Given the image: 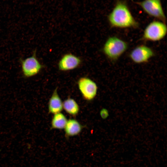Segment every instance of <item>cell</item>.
<instances>
[{
    "mask_svg": "<svg viewBox=\"0 0 167 167\" xmlns=\"http://www.w3.org/2000/svg\"><path fill=\"white\" fill-rule=\"evenodd\" d=\"M154 55V53L150 47L140 45L134 48L130 52V58L134 63L140 64L148 62Z\"/></svg>",
    "mask_w": 167,
    "mask_h": 167,
    "instance_id": "obj_7",
    "label": "cell"
},
{
    "mask_svg": "<svg viewBox=\"0 0 167 167\" xmlns=\"http://www.w3.org/2000/svg\"><path fill=\"white\" fill-rule=\"evenodd\" d=\"M167 31L165 23L159 20H154L148 24L145 28L142 38L149 41H160L166 36Z\"/></svg>",
    "mask_w": 167,
    "mask_h": 167,
    "instance_id": "obj_3",
    "label": "cell"
},
{
    "mask_svg": "<svg viewBox=\"0 0 167 167\" xmlns=\"http://www.w3.org/2000/svg\"><path fill=\"white\" fill-rule=\"evenodd\" d=\"M83 126L76 120L70 119L67 120L64 128L67 137L77 135L81 131Z\"/></svg>",
    "mask_w": 167,
    "mask_h": 167,
    "instance_id": "obj_10",
    "label": "cell"
},
{
    "mask_svg": "<svg viewBox=\"0 0 167 167\" xmlns=\"http://www.w3.org/2000/svg\"><path fill=\"white\" fill-rule=\"evenodd\" d=\"M67 120L65 115L61 112L54 114L51 121V128L53 129H64Z\"/></svg>",
    "mask_w": 167,
    "mask_h": 167,
    "instance_id": "obj_12",
    "label": "cell"
},
{
    "mask_svg": "<svg viewBox=\"0 0 167 167\" xmlns=\"http://www.w3.org/2000/svg\"><path fill=\"white\" fill-rule=\"evenodd\" d=\"M57 88L54 90L48 102L49 112L54 114L60 113L63 109V102L58 94Z\"/></svg>",
    "mask_w": 167,
    "mask_h": 167,
    "instance_id": "obj_9",
    "label": "cell"
},
{
    "mask_svg": "<svg viewBox=\"0 0 167 167\" xmlns=\"http://www.w3.org/2000/svg\"><path fill=\"white\" fill-rule=\"evenodd\" d=\"M100 114L101 118L103 119L106 118L109 115L108 110L105 109H103L100 111Z\"/></svg>",
    "mask_w": 167,
    "mask_h": 167,
    "instance_id": "obj_13",
    "label": "cell"
},
{
    "mask_svg": "<svg viewBox=\"0 0 167 167\" xmlns=\"http://www.w3.org/2000/svg\"><path fill=\"white\" fill-rule=\"evenodd\" d=\"M23 75L25 78H29L37 74L43 67L37 59L36 56V50H33L32 56L25 59L20 58Z\"/></svg>",
    "mask_w": 167,
    "mask_h": 167,
    "instance_id": "obj_5",
    "label": "cell"
},
{
    "mask_svg": "<svg viewBox=\"0 0 167 167\" xmlns=\"http://www.w3.org/2000/svg\"><path fill=\"white\" fill-rule=\"evenodd\" d=\"M78 88L83 97L90 101L96 96L98 87L96 84L90 79L86 77L80 78L78 81Z\"/></svg>",
    "mask_w": 167,
    "mask_h": 167,
    "instance_id": "obj_6",
    "label": "cell"
},
{
    "mask_svg": "<svg viewBox=\"0 0 167 167\" xmlns=\"http://www.w3.org/2000/svg\"><path fill=\"white\" fill-rule=\"evenodd\" d=\"M81 63L79 58L73 54H68L64 55L60 59L58 67L60 71H68L76 68Z\"/></svg>",
    "mask_w": 167,
    "mask_h": 167,
    "instance_id": "obj_8",
    "label": "cell"
},
{
    "mask_svg": "<svg viewBox=\"0 0 167 167\" xmlns=\"http://www.w3.org/2000/svg\"><path fill=\"white\" fill-rule=\"evenodd\" d=\"M108 19L110 25L114 28H135L139 25L126 2L122 0L116 2L108 15Z\"/></svg>",
    "mask_w": 167,
    "mask_h": 167,
    "instance_id": "obj_1",
    "label": "cell"
},
{
    "mask_svg": "<svg viewBox=\"0 0 167 167\" xmlns=\"http://www.w3.org/2000/svg\"><path fill=\"white\" fill-rule=\"evenodd\" d=\"M149 16L165 23L166 21L161 0H143L135 2Z\"/></svg>",
    "mask_w": 167,
    "mask_h": 167,
    "instance_id": "obj_4",
    "label": "cell"
},
{
    "mask_svg": "<svg viewBox=\"0 0 167 167\" xmlns=\"http://www.w3.org/2000/svg\"><path fill=\"white\" fill-rule=\"evenodd\" d=\"M63 109L69 114L72 116L77 115L79 110V106L73 99L68 98L63 102Z\"/></svg>",
    "mask_w": 167,
    "mask_h": 167,
    "instance_id": "obj_11",
    "label": "cell"
},
{
    "mask_svg": "<svg viewBox=\"0 0 167 167\" xmlns=\"http://www.w3.org/2000/svg\"><path fill=\"white\" fill-rule=\"evenodd\" d=\"M127 43L116 36H111L106 41L103 47V51L110 59L115 61L119 58L127 50Z\"/></svg>",
    "mask_w": 167,
    "mask_h": 167,
    "instance_id": "obj_2",
    "label": "cell"
}]
</instances>
